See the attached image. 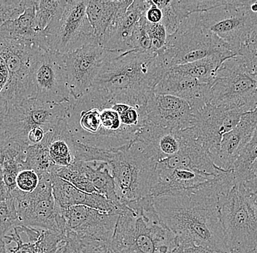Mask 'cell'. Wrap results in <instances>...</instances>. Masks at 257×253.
Masks as SVG:
<instances>
[{
	"instance_id": "obj_1",
	"label": "cell",
	"mask_w": 257,
	"mask_h": 253,
	"mask_svg": "<svg viewBox=\"0 0 257 253\" xmlns=\"http://www.w3.org/2000/svg\"><path fill=\"white\" fill-rule=\"evenodd\" d=\"M148 97L91 88L72 101L64 120L83 145L115 150L134 142L147 122Z\"/></svg>"
},
{
	"instance_id": "obj_2",
	"label": "cell",
	"mask_w": 257,
	"mask_h": 253,
	"mask_svg": "<svg viewBox=\"0 0 257 253\" xmlns=\"http://www.w3.org/2000/svg\"><path fill=\"white\" fill-rule=\"evenodd\" d=\"M235 184L232 170L197 187L154 198L161 220L176 236V245H196L231 253L219 214V196Z\"/></svg>"
},
{
	"instance_id": "obj_3",
	"label": "cell",
	"mask_w": 257,
	"mask_h": 253,
	"mask_svg": "<svg viewBox=\"0 0 257 253\" xmlns=\"http://www.w3.org/2000/svg\"><path fill=\"white\" fill-rule=\"evenodd\" d=\"M124 205L108 253H171L176 247V236L161 220L154 198Z\"/></svg>"
},
{
	"instance_id": "obj_4",
	"label": "cell",
	"mask_w": 257,
	"mask_h": 253,
	"mask_svg": "<svg viewBox=\"0 0 257 253\" xmlns=\"http://www.w3.org/2000/svg\"><path fill=\"white\" fill-rule=\"evenodd\" d=\"M167 73L158 54L126 51L105 62L91 88L147 97Z\"/></svg>"
},
{
	"instance_id": "obj_5",
	"label": "cell",
	"mask_w": 257,
	"mask_h": 253,
	"mask_svg": "<svg viewBox=\"0 0 257 253\" xmlns=\"http://www.w3.org/2000/svg\"><path fill=\"white\" fill-rule=\"evenodd\" d=\"M116 194L122 204L152 196L158 161L142 144L135 140L126 146L109 150Z\"/></svg>"
},
{
	"instance_id": "obj_6",
	"label": "cell",
	"mask_w": 257,
	"mask_h": 253,
	"mask_svg": "<svg viewBox=\"0 0 257 253\" xmlns=\"http://www.w3.org/2000/svg\"><path fill=\"white\" fill-rule=\"evenodd\" d=\"M164 68L169 71L176 66L197 62L213 55H237L219 38L205 28L200 13L185 19L176 33L168 35L166 45L158 53Z\"/></svg>"
},
{
	"instance_id": "obj_7",
	"label": "cell",
	"mask_w": 257,
	"mask_h": 253,
	"mask_svg": "<svg viewBox=\"0 0 257 253\" xmlns=\"http://www.w3.org/2000/svg\"><path fill=\"white\" fill-rule=\"evenodd\" d=\"M219 214L231 252L250 253L257 248V195L236 183L219 196Z\"/></svg>"
},
{
	"instance_id": "obj_8",
	"label": "cell",
	"mask_w": 257,
	"mask_h": 253,
	"mask_svg": "<svg viewBox=\"0 0 257 253\" xmlns=\"http://www.w3.org/2000/svg\"><path fill=\"white\" fill-rule=\"evenodd\" d=\"M27 99L50 104L74 100L69 86L64 54L37 50L26 80Z\"/></svg>"
},
{
	"instance_id": "obj_9",
	"label": "cell",
	"mask_w": 257,
	"mask_h": 253,
	"mask_svg": "<svg viewBox=\"0 0 257 253\" xmlns=\"http://www.w3.org/2000/svg\"><path fill=\"white\" fill-rule=\"evenodd\" d=\"M210 104L245 113L257 107V75L250 73L238 56L221 65L211 87Z\"/></svg>"
},
{
	"instance_id": "obj_10",
	"label": "cell",
	"mask_w": 257,
	"mask_h": 253,
	"mask_svg": "<svg viewBox=\"0 0 257 253\" xmlns=\"http://www.w3.org/2000/svg\"><path fill=\"white\" fill-rule=\"evenodd\" d=\"M202 25L237 54L242 46L257 41V16L248 1L226 0L224 4L200 13Z\"/></svg>"
},
{
	"instance_id": "obj_11",
	"label": "cell",
	"mask_w": 257,
	"mask_h": 253,
	"mask_svg": "<svg viewBox=\"0 0 257 253\" xmlns=\"http://www.w3.org/2000/svg\"><path fill=\"white\" fill-rule=\"evenodd\" d=\"M88 3V0H68L62 17L40 33V47L67 54L96 41L86 15Z\"/></svg>"
},
{
	"instance_id": "obj_12",
	"label": "cell",
	"mask_w": 257,
	"mask_h": 253,
	"mask_svg": "<svg viewBox=\"0 0 257 253\" xmlns=\"http://www.w3.org/2000/svg\"><path fill=\"white\" fill-rule=\"evenodd\" d=\"M72 102L50 104L37 99H24L8 107L7 113L0 125L10 141L29 147V131L34 127L42 128L46 132L54 129L61 120L64 119Z\"/></svg>"
},
{
	"instance_id": "obj_13",
	"label": "cell",
	"mask_w": 257,
	"mask_h": 253,
	"mask_svg": "<svg viewBox=\"0 0 257 253\" xmlns=\"http://www.w3.org/2000/svg\"><path fill=\"white\" fill-rule=\"evenodd\" d=\"M11 193L16 201L18 225L66 235L63 218L53 193L52 174L40 177L38 188L31 193L17 188Z\"/></svg>"
},
{
	"instance_id": "obj_14",
	"label": "cell",
	"mask_w": 257,
	"mask_h": 253,
	"mask_svg": "<svg viewBox=\"0 0 257 253\" xmlns=\"http://www.w3.org/2000/svg\"><path fill=\"white\" fill-rule=\"evenodd\" d=\"M59 208L65 233L110 246L120 214L102 212L83 205Z\"/></svg>"
},
{
	"instance_id": "obj_15",
	"label": "cell",
	"mask_w": 257,
	"mask_h": 253,
	"mask_svg": "<svg viewBox=\"0 0 257 253\" xmlns=\"http://www.w3.org/2000/svg\"><path fill=\"white\" fill-rule=\"evenodd\" d=\"M120 53L104 49L96 40L64 54L69 86L74 99L80 98L91 89L105 62Z\"/></svg>"
},
{
	"instance_id": "obj_16",
	"label": "cell",
	"mask_w": 257,
	"mask_h": 253,
	"mask_svg": "<svg viewBox=\"0 0 257 253\" xmlns=\"http://www.w3.org/2000/svg\"><path fill=\"white\" fill-rule=\"evenodd\" d=\"M40 48L32 42L0 36V57L6 61L10 73L9 82L0 95L8 107L27 99L26 80L34 55Z\"/></svg>"
},
{
	"instance_id": "obj_17",
	"label": "cell",
	"mask_w": 257,
	"mask_h": 253,
	"mask_svg": "<svg viewBox=\"0 0 257 253\" xmlns=\"http://www.w3.org/2000/svg\"><path fill=\"white\" fill-rule=\"evenodd\" d=\"M194 114V126L189 129L193 135L210 150L213 159L219 150L223 136L237 126L244 113L208 104Z\"/></svg>"
},
{
	"instance_id": "obj_18",
	"label": "cell",
	"mask_w": 257,
	"mask_h": 253,
	"mask_svg": "<svg viewBox=\"0 0 257 253\" xmlns=\"http://www.w3.org/2000/svg\"><path fill=\"white\" fill-rule=\"evenodd\" d=\"M147 119L156 126L184 131L194 126L192 108L184 99L171 95L149 94L146 105Z\"/></svg>"
},
{
	"instance_id": "obj_19",
	"label": "cell",
	"mask_w": 257,
	"mask_h": 253,
	"mask_svg": "<svg viewBox=\"0 0 257 253\" xmlns=\"http://www.w3.org/2000/svg\"><path fill=\"white\" fill-rule=\"evenodd\" d=\"M212 86L192 77L168 71L156 86L154 93L184 99L195 113L210 104Z\"/></svg>"
},
{
	"instance_id": "obj_20",
	"label": "cell",
	"mask_w": 257,
	"mask_h": 253,
	"mask_svg": "<svg viewBox=\"0 0 257 253\" xmlns=\"http://www.w3.org/2000/svg\"><path fill=\"white\" fill-rule=\"evenodd\" d=\"M150 6V0H133L125 14L115 21L99 40L101 46L110 51H132L131 43L135 29Z\"/></svg>"
},
{
	"instance_id": "obj_21",
	"label": "cell",
	"mask_w": 257,
	"mask_h": 253,
	"mask_svg": "<svg viewBox=\"0 0 257 253\" xmlns=\"http://www.w3.org/2000/svg\"><path fill=\"white\" fill-rule=\"evenodd\" d=\"M256 127L257 107L253 111L244 113L237 126L223 136L219 150L213 158L217 167L224 171L232 170L234 161L253 137Z\"/></svg>"
},
{
	"instance_id": "obj_22",
	"label": "cell",
	"mask_w": 257,
	"mask_h": 253,
	"mask_svg": "<svg viewBox=\"0 0 257 253\" xmlns=\"http://www.w3.org/2000/svg\"><path fill=\"white\" fill-rule=\"evenodd\" d=\"M53 193L58 207L83 205L102 212L120 214L123 206H118L102 195L88 193L75 188L67 181L52 173Z\"/></svg>"
},
{
	"instance_id": "obj_23",
	"label": "cell",
	"mask_w": 257,
	"mask_h": 253,
	"mask_svg": "<svg viewBox=\"0 0 257 253\" xmlns=\"http://www.w3.org/2000/svg\"><path fill=\"white\" fill-rule=\"evenodd\" d=\"M136 141L160 161L179 151L182 145V131L165 129L147 121Z\"/></svg>"
},
{
	"instance_id": "obj_24",
	"label": "cell",
	"mask_w": 257,
	"mask_h": 253,
	"mask_svg": "<svg viewBox=\"0 0 257 253\" xmlns=\"http://www.w3.org/2000/svg\"><path fill=\"white\" fill-rule=\"evenodd\" d=\"M215 177L184 168L169 169L157 167V175L153 185L152 196H166L177 192L197 188Z\"/></svg>"
},
{
	"instance_id": "obj_25",
	"label": "cell",
	"mask_w": 257,
	"mask_h": 253,
	"mask_svg": "<svg viewBox=\"0 0 257 253\" xmlns=\"http://www.w3.org/2000/svg\"><path fill=\"white\" fill-rule=\"evenodd\" d=\"M40 143L47 147L53 163L57 167H67L77 163L81 143L72 137L65 120L46 133Z\"/></svg>"
},
{
	"instance_id": "obj_26",
	"label": "cell",
	"mask_w": 257,
	"mask_h": 253,
	"mask_svg": "<svg viewBox=\"0 0 257 253\" xmlns=\"http://www.w3.org/2000/svg\"><path fill=\"white\" fill-rule=\"evenodd\" d=\"M133 0H91L86 15L99 41L117 19L125 14Z\"/></svg>"
},
{
	"instance_id": "obj_27",
	"label": "cell",
	"mask_w": 257,
	"mask_h": 253,
	"mask_svg": "<svg viewBox=\"0 0 257 253\" xmlns=\"http://www.w3.org/2000/svg\"><path fill=\"white\" fill-rule=\"evenodd\" d=\"M38 0H32V4L23 14L15 20L10 21L0 27V36L32 42L38 46L40 33L36 20Z\"/></svg>"
},
{
	"instance_id": "obj_28",
	"label": "cell",
	"mask_w": 257,
	"mask_h": 253,
	"mask_svg": "<svg viewBox=\"0 0 257 253\" xmlns=\"http://www.w3.org/2000/svg\"><path fill=\"white\" fill-rule=\"evenodd\" d=\"M84 169L98 194L102 195L118 206H123L117 196L111 168L108 163L104 161L84 162Z\"/></svg>"
},
{
	"instance_id": "obj_29",
	"label": "cell",
	"mask_w": 257,
	"mask_h": 253,
	"mask_svg": "<svg viewBox=\"0 0 257 253\" xmlns=\"http://www.w3.org/2000/svg\"><path fill=\"white\" fill-rule=\"evenodd\" d=\"M232 57L229 55H213L192 63L176 66L169 71L187 75L203 83L213 85L221 65L226 59Z\"/></svg>"
},
{
	"instance_id": "obj_30",
	"label": "cell",
	"mask_w": 257,
	"mask_h": 253,
	"mask_svg": "<svg viewBox=\"0 0 257 253\" xmlns=\"http://www.w3.org/2000/svg\"><path fill=\"white\" fill-rule=\"evenodd\" d=\"M22 170L35 171L39 177L52 174L56 166L53 163L47 147L43 144L31 145L26 149L25 158L22 163Z\"/></svg>"
},
{
	"instance_id": "obj_31",
	"label": "cell",
	"mask_w": 257,
	"mask_h": 253,
	"mask_svg": "<svg viewBox=\"0 0 257 253\" xmlns=\"http://www.w3.org/2000/svg\"><path fill=\"white\" fill-rule=\"evenodd\" d=\"M257 159V127L253 137L245 145L233 164L232 172L235 183H245L250 178L251 167Z\"/></svg>"
},
{
	"instance_id": "obj_32",
	"label": "cell",
	"mask_w": 257,
	"mask_h": 253,
	"mask_svg": "<svg viewBox=\"0 0 257 253\" xmlns=\"http://www.w3.org/2000/svg\"><path fill=\"white\" fill-rule=\"evenodd\" d=\"M53 173L57 177L70 182L81 191L88 193H97L85 172L84 162L75 163L67 167L56 166Z\"/></svg>"
},
{
	"instance_id": "obj_33",
	"label": "cell",
	"mask_w": 257,
	"mask_h": 253,
	"mask_svg": "<svg viewBox=\"0 0 257 253\" xmlns=\"http://www.w3.org/2000/svg\"><path fill=\"white\" fill-rule=\"evenodd\" d=\"M67 2V0H38L36 20L40 32L46 30L53 22L62 17Z\"/></svg>"
},
{
	"instance_id": "obj_34",
	"label": "cell",
	"mask_w": 257,
	"mask_h": 253,
	"mask_svg": "<svg viewBox=\"0 0 257 253\" xmlns=\"http://www.w3.org/2000/svg\"><path fill=\"white\" fill-rule=\"evenodd\" d=\"M66 236V244L60 253H108L107 245L81 239L72 233Z\"/></svg>"
},
{
	"instance_id": "obj_35",
	"label": "cell",
	"mask_w": 257,
	"mask_h": 253,
	"mask_svg": "<svg viewBox=\"0 0 257 253\" xmlns=\"http://www.w3.org/2000/svg\"><path fill=\"white\" fill-rule=\"evenodd\" d=\"M18 225V214L15 199L12 195L6 201L0 203V236Z\"/></svg>"
},
{
	"instance_id": "obj_36",
	"label": "cell",
	"mask_w": 257,
	"mask_h": 253,
	"mask_svg": "<svg viewBox=\"0 0 257 253\" xmlns=\"http://www.w3.org/2000/svg\"><path fill=\"white\" fill-rule=\"evenodd\" d=\"M32 3V0H0V27L6 22L15 20L20 17Z\"/></svg>"
},
{
	"instance_id": "obj_37",
	"label": "cell",
	"mask_w": 257,
	"mask_h": 253,
	"mask_svg": "<svg viewBox=\"0 0 257 253\" xmlns=\"http://www.w3.org/2000/svg\"><path fill=\"white\" fill-rule=\"evenodd\" d=\"M146 25H147V20L144 16L141 18L135 29L131 43L132 51L153 54L152 41L148 33Z\"/></svg>"
},
{
	"instance_id": "obj_38",
	"label": "cell",
	"mask_w": 257,
	"mask_h": 253,
	"mask_svg": "<svg viewBox=\"0 0 257 253\" xmlns=\"http://www.w3.org/2000/svg\"><path fill=\"white\" fill-rule=\"evenodd\" d=\"M146 29L152 41V53L158 54L163 50L166 45L168 37V32L162 23L150 24L147 22Z\"/></svg>"
},
{
	"instance_id": "obj_39",
	"label": "cell",
	"mask_w": 257,
	"mask_h": 253,
	"mask_svg": "<svg viewBox=\"0 0 257 253\" xmlns=\"http://www.w3.org/2000/svg\"><path fill=\"white\" fill-rule=\"evenodd\" d=\"M39 183V175L30 169L20 171L16 178V188L24 193H31L35 191Z\"/></svg>"
},
{
	"instance_id": "obj_40",
	"label": "cell",
	"mask_w": 257,
	"mask_h": 253,
	"mask_svg": "<svg viewBox=\"0 0 257 253\" xmlns=\"http://www.w3.org/2000/svg\"><path fill=\"white\" fill-rule=\"evenodd\" d=\"M150 7L145 14L146 20L150 24L162 23V18H163L162 10L154 4L153 0H150Z\"/></svg>"
},
{
	"instance_id": "obj_41",
	"label": "cell",
	"mask_w": 257,
	"mask_h": 253,
	"mask_svg": "<svg viewBox=\"0 0 257 253\" xmlns=\"http://www.w3.org/2000/svg\"><path fill=\"white\" fill-rule=\"evenodd\" d=\"M46 133L47 132L42 128H32L31 130L29 131L28 135H27V144L29 146L38 145L42 142V141L45 138Z\"/></svg>"
},
{
	"instance_id": "obj_42",
	"label": "cell",
	"mask_w": 257,
	"mask_h": 253,
	"mask_svg": "<svg viewBox=\"0 0 257 253\" xmlns=\"http://www.w3.org/2000/svg\"><path fill=\"white\" fill-rule=\"evenodd\" d=\"M9 79L10 73L7 64L4 59L0 57V94L7 86Z\"/></svg>"
},
{
	"instance_id": "obj_43",
	"label": "cell",
	"mask_w": 257,
	"mask_h": 253,
	"mask_svg": "<svg viewBox=\"0 0 257 253\" xmlns=\"http://www.w3.org/2000/svg\"><path fill=\"white\" fill-rule=\"evenodd\" d=\"M182 253H225L212 250L208 248L202 246H196V245H178Z\"/></svg>"
},
{
	"instance_id": "obj_44",
	"label": "cell",
	"mask_w": 257,
	"mask_h": 253,
	"mask_svg": "<svg viewBox=\"0 0 257 253\" xmlns=\"http://www.w3.org/2000/svg\"><path fill=\"white\" fill-rule=\"evenodd\" d=\"M243 184L251 193L257 195V159L252 166L250 178Z\"/></svg>"
},
{
	"instance_id": "obj_45",
	"label": "cell",
	"mask_w": 257,
	"mask_h": 253,
	"mask_svg": "<svg viewBox=\"0 0 257 253\" xmlns=\"http://www.w3.org/2000/svg\"><path fill=\"white\" fill-rule=\"evenodd\" d=\"M11 196V192L8 190L3 177V169L0 165V203L6 201Z\"/></svg>"
},
{
	"instance_id": "obj_46",
	"label": "cell",
	"mask_w": 257,
	"mask_h": 253,
	"mask_svg": "<svg viewBox=\"0 0 257 253\" xmlns=\"http://www.w3.org/2000/svg\"><path fill=\"white\" fill-rule=\"evenodd\" d=\"M9 141V139L6 136V132L3 130V127L0 125V158H1L2 153H3L6 147L7 146Z\"/></svg>"
},
{
	"instance_id": "obj_47",
	"label": "cell",
	"mask_w": 257,
	"mask_h": 253,
	"mask_svg": "<svg viewBox=\"0 0 257 253\" xmlns=\"http://www.w3.org/2000/svg\"><path fill=\"white\" fill-rule=\"evenodd\" d=\"M8 111V103L6 99L0 95V121L6 116Z\"/></svg>"
},
{
	"instance_id": "obj_48",
	"label": "cell",
	"mask_w": 257,
	"mask_h": 253,
	"mask_svg": "<svg viewBox=\"0 0 257 253\" xmlns=\"http://www.w3.org/2000/svg\"><path fill=\"white\" fill-rule=\"evenodd\" d=\"M248 5L250 11L257 16V0H249Z\"/></svg>"
},
{
	"instance_id": "obj_49",
	"label": "cell",
	"mask_w": 257,
	"mask_h": 253,
	"mask_svg": "<svg viewBox=\"0 0 257 253\" xmlns=\"http://www.w3.org/2000/svg\"><path fill=\"white\" fill-rule=\"evenodd\" d=\"M0 253H9L3 236H0Z\"/></svg>"
},
{
	"instance_id": "obj_50",
	"label": "cell",
	"mask_w": 257,
	"mask_h": 253,
	"mask_svg": "<svg viewBox=\"0 0 257 253\" xmlns=\"http://www.w3.org/2000/svg\"><path fill=\"white\" fill-rule=\"evenodd\" d=\"M171 253H182V252H181V249L176 245V247L172 251Z\"/></svg>"
},
{
	"instance_id": "obj_51",
	"label": "cell",
	"mask_w": 257,
	"mask_h": 253,
	"mask_svg": "<svg viewBox=\"0 0 257 253\" xmlns=\"http://www.w3.org/2000/svg\"><path fill=\"white\" fill-rule=\"evenodd\" d=\"M252 252L257 253V248H256V249H255L254 250L252 251Z\"/></svg>"
},
{
	"instance_id": "obj_52",
	"label": "cell",
	"mask_w": 257,
	"mask_h": 253,
	"mask_svg": "<svg viewBox=\"0 0 257 253\" xmlns=\"http://www.w3.org/2000/svg\"><path fill=\"white\" fill-rule=\"evenodd\" d=\"M231 253H239V252H235V251H232V252H231Z\"/></svg>"
},
{
	"instance_id": "obj_53",
	"label": "cell",
	"mask_w": 257,
	"mask_h": 253,
	"mask_svg": "<svg viewBox=\"0 0 257 253\" xmlns=\"http://www.w3.org/2000/svg\"><path fill=\"white\" fill-rule=\"evenodd\" d=\"M250 253H251V252H250Z\"/></svg>"
},
{
	"instance_id": "obj_54",
	"label": "cell",
	"mask_w": 257,
	"mask_h": 253,
	"mask_svg": "<svg viewBox=\"0 0 257 253\" xmlns=\"http://www.w3.org/2000/svg\"></svg>"
}]
</instances>
